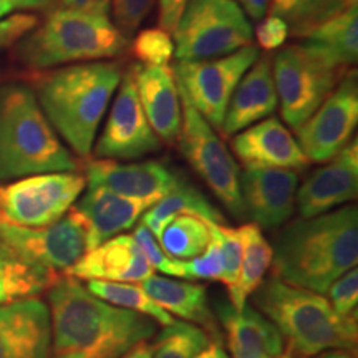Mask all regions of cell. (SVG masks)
<instances>
[{"instance_id": "6da1fadb", "label": "cell", "mask_w": 358, "mask_h": 358, "mask_svg": "<svg viewBox=\"0 0 358 358\" xmlns=\"http://www.w3.org/2000/svg\"><path fill=\"white\" fill-rule=\"evenodd\" d=\"M52 358H120L156 335V322L92 295L62 275L48 289Z\"/></svg>"}, {"instance_id": "7a4b0ae2", "label": "cell", "mask_w": 358, "mask_h": 358, "mask_svg": "<svg viewBox=\"0 0 358 358\" xmlns=\"http://www.w3.org/2000/svg\"><path fill=\"white\" fill-rule=\"evenodd\" d=\"M357 261L358 213L355 206H343L287 224L272 248L271 267L285 284L325 294Z\"/></svg>"}, {"instance_id": "3957f363", "label": "cell", "mask_w": 358, "mask_h": 358, "mask_svg": "<svg viewBox=\"0 0 358 358\" xmlns=\"http://www.w3.org/2000/svg\"><path fill=\"white\" fill-rule=\"evenodd\" d=\"M123 73L115 62H85L40 75L35 96L45 118L70 150L88 158Z\"/></svg>"}, {"instance_id": "277c9868", "label": "cell", "mask_w": 358, "mask_h": 358, "mask_svg": "<svg viewBox=\"0 0 358 358\" xmlns=\"http://www.w3.org/2000/svg\"><path fill=\"white\" fill-rule=\"evenodd\" d=\"M252 303L279 330L289 350L301 358L327 350H357V317H340L322 294L272 275L252 294Z\"/></svg>"}, {"instance_id": "5b68a950", "label": "cell", "mask_w": 358, "mask_h": 358, "mask_svg": "<svg viewBox=\"0 0 358 358\" xmlns=\"http://www.w3.org/2000/svg\"><path fill=\"white\" fill-rule=\"evenodd\" d=\"M77 159L24 83L0 85V182L42 173H75Z\"/></svg>"}, {"instance_id": "8992f818", "label": "cell", "mask_w": 358, "mask_h": 358, "mask_svg": "<svg viewBox=\"0 0 358 358\" xmlns=\"http://www.w3.org/2000/svg\"><path fill=\"white\" fill-rule=\"evenodd\" d=\"M15 45L19 64L30 70H47L120 57L129 40L108 15L58 8Z\"/></svg>"}, {"instance_id": "52a82bcc", "label": "cell", "mask_w": 358, "mask_h": 358, "mask_svg": "<svg viewBox=\"0 0 358 358\" xmlns=\"http://www.w3.org/2000/svg\"><path fill=\"white\" fill-rule=\"evenodd\" d=\"M254 30L234 0H187L173 30L178 62L209 60L252 43Z\"/></svg>"}, {"instance_id": "ba28073f", "label": "cell", "mask_w": 358, "mask_h": 358, "mask_svg": "<svg viewBox=\"0 0 358 358\" xmlns=\"http://www.w3.org/2000/svg\"><path fill=\"white\" fill-rule=\"evenodd\" d=\"M272 71L282 118L297 129L329 98L347 69L332 65L307 45L297 43L275 53Z\"/></svg>"}, {"instance_id": "9c48e42d", "label": "cell", "mask_w": 358, "mask_h": 358, "mask_svg": "<svg viewBox=\"0 0 358 358\" xmlns=\"http://www.w3.org/2000/svg\"><path fill=\"white\" fill-rule=\"evenodd\" d=\"M0 239L29 266L58 277L93 249L92 227L77 208L45 227H20L0 221Z\"/></svg>"}, {"instance_id": "30bf717a", "label": "cell", "mask_w": 358, "mask_h": 358, "mask_svg": "<svg viewBox=\"0 0 358 358\" xmlns=\"http://www.w3.org/2000/svg\"><path fill=\"white\" fill-rule=\"evenodd\" d=\"M179 95L182 108L179 150L224 208L236 217H244L239 164L214 128L196 111L181 90Z\"/></svg>"}, {"instance_id": "8fae6325", "label": "cell", "mask_w": 358, "mask_h": 358, "mask_svg": "<svg viewBox=\"0 0 358 358\" xmlns=\"http://www.w3.org/2000/svg\"><path fill=\"white\" fill-rule=\"evenodd\" d=\"M87 187L75 173H42L0 185V221L20 227H45L73 208Z\"/></svg>"}, {"instance_id": "7c38bea8", "label": "cell", "mask_w": 358, "mask_h": 358, "mask_svg": "<svg viewBox=\"0 0 358 358\" xmlns=\"http://www.w3.org/2000/svg\"><path fill=\"white\" fill-rule=\"evenodd\" d=\"M257 57V47L250 43L224 57L176 62L173 71L179 90L196 111L213 128L221 129L232 93Z\"/></svg>"}, {"instance_id": "4fadbf2b", "label": "cell", "mask_w": 358, "mask_h": 358, "mask_svg": "<svg viewBox=\"0 0 358 358\" xmlns=\"http://www.w3.org/2000/svg\"><path fill=\"white\" fill-rule=\"evenodd\" d=\"M358 123L357 70H347L329 98L295 129L310 163H327L350 143Z\"/></svg>"}, {"instance_id": "5bb4252c", "label": "cell", "mask_w": 358, "mask_h": 358, "mask_svg": "<svg viewBox=\"0 0 358 358\" xmlns=\"http://www.w3.org/2000/svg\"><path fill=\"white\" fill-rule=\"evenodd\" d=\"M161 140L141 108L133 71L120 80L105 128L95 145L96 159L131 161L159 151Z\"/></svg>"}, {"instance_id": "9a60e30c", "label": "cell", "mask_w": 358, "mask_h": 358, "mask_svg": "<svg viewBox=\"0 0 358 358\" xmlns=\"http://www.w3.org/2000/svg\"><path fill=\"white\" fill-rule=\"evenodd\" d=\"M87 187L105 189L158 203L176 189L185 179L163 161L120 163L113 159H95L87 166Z\"/></svg>"}, {"instance_id": "2e32d148", "label": "cell", "mask_w": 358, "mask_h": 358, "mask_svg": "<svg viewBox=\"0 0 358 358\" xmlns=\"http://www.w3.org/2000/svg\"><path fill=\"white\" fill-rule=\"evenodd\" d=\"M299 176L292 169L248 168L241 173V198L245 216L257 227L285 224L295 211Z\"/></svg>"}, {"instance_id": "e0dca14e", "label": "cell", "mask_w": 358, "mask_h": 358, "mask_svg": "<svg viewBox=\"0 0 358 358\" xmlns=\"http://www.w3.org/2000/svg\"><path fill=\"white\" fill-rule=\"evenodd\" d=\"M358 145H348L324 166L315 169L297 189L295 208L301 217L320 216L357 198Z\"/></svg>"}, {"instance_id": "ac0fdd59", "label": "cell", "mask_w": 358, "mask_h": 358, "mask_svg": "<svg viewBox=\"0 0 358 358\" xmlns=\"http://www.w3.org/2000/svg\"><path fill=\"white\" fill-rule=\"evenodd\" d=\"M0 358H52L47 303L27 297L0 306Z\"/></svg>"}, {"instance_id": "d6986e66", "label": "cell", "mask_w": 358, "mask_h": 358, "mask_svg": "<svg viewBox=\"0 0 358 358\" xmlns=\"http://www.w3.org/2000/svg\"><path fill=\"white\" fill-rule=\"evenodd\" d=\"M232 151L248 168H277L301 171L310 161L279 118L268 116L232 138Z\"/></svg>"}, {"instance_id": "ffe728a7", "label": "cell", "mask_w": 358, "mask_h": 358, "mask_svg": "<svg viewBox=\"0 0 358 358\" xmlns=\"http://www.w3.org/2000/svg\"><path fill=\"white\" fill-rule=\"evenodd\" d=\"M78 280H106L140 284L153 275V267L133 234H118L88 250L65 272Z\"/></svg>"}, {"instance_id": "44dd1931", "label": "cell", "mask_w": 358, "mask_h": 358, "mask_svg": "<svg viewBox=\"0 0 358 358\" xmlns=\"http://www.w3.org/2000/svg\"><path fill=\"white\" fill-rule=\"evenodd\" d=\"M134 83L148 123L161 141L178 143L182 124L181 95L169 66L134 65Z\"/></svg>"}, {"instance_id": "7402d4cb", "label": "cell", "mask_w": 358, "mask_h": 358, "mask_svg": "<svg viewBox=\"0 0 358 358\" xmlns=\"http://www.w3.org/2000/svg\"><path fill=\"white\" fill-rule=\"evenodd\" d=\"M277 108L271 55L257 57L232 93L221 131L224 136L243 131L250 124L272 116Z\"/></svg>"}, {"instance_id": "603a6c76", "label": "cell", "mask_w": 358, "mask_h": 358, "mask_svg": "<svg viewBox=\"0 0 358 358\" xmlns=\"http://www.w3.org/2000/svg\"><path fill=\"white\" fill-rule=\"evenodd\" d=\"M216 313L232 358H275L284 352L285 343L279 330L249 303L243 310H236L229 301H221Z\"/></svg>"}, {"instance_id": "cb8c5ba5", "label": "cell", "mask_w": 358, "mask_h": 358, "mask_svg": "<svg viewBox=\"0 0 358 358\" xmlns=\"http://www.w3.org/2000/svg\"><path fill=\"white\" fill-rule=\"evenodd\" d=\"M155 203L128 198L105 187H87V194L75 206L92 227V248L95 249L111 237L123 234L140 221Z\"/></svg>"}, {"instance_id": "d4e9b609", "label": "cell", "mask_w": 358, "mask_h": 358, "mask_svg": "<svg viewBox=\"0 0 358 358\" xmlns=\"http://www.w3.org/2000/svg\"><path fill=\"white\" fill-rule=\"evenodd\" d=\"M141 287L169 315L181 317L186 322L203 327L206 332L217 335L216 319L208 306L204 285L153 274L141 282Z\"/></svg>"}, {"instance_id": "484cf974", "label": "cell", "mask_w": 358, "mask_h": 358, "mask_svg": "<svg viewBox=\"0 0 358 358\" xmlns=\"http://www.w3.org/2000/svg\"><path fill=\"white\" fill-rule=\"evenodd\" d=\"M317 55L340 69H350L358 58V3L302 38Z\"/></svg>"}, {"instance_id": "4316f807", "label": "cell", "mask_w": 358, "mask_h": 358, "mask_svg": "<svg viewBox=\"0 0 358 358\" xmlns=\"http://www.w3.org/2000/svg\"><path fill=\"white\" fill-rule=\"evenodd\" d=\"M243 241L241 271L236 284L227 290L229 302L236 310H243L248 299L266 280V274L272 266V245L264 237L261 227L256 224H244L237 227Z\"/></svg>"}, {"instance_id": "83f0119b", "label": "cell", "mask_w": 358, "mask_h": 358, "mask_svg": "<svg viewBox=\"0 0 358 358\" xmlns=\"http://www.w3.org/2000/svg\"><path fill=\"white\" fill-rule=\"evenodd\" d=\"M181 214H191V216L214 224H226V219L216 206L206 198L198 187L187 185L186 181H182L176 189L151 206L141 216V224L158 239L164 226L174 216H181Z\"/></svg>"}, {"instance_id": "f1b7e54d", "label": "cell", "mask_w": 358, "mask_h": 358, "mask_svg": "<svg viewBox=\"0 0 358 358\" xmlns=\"http://www.w3.org/2000/svg\"><path fill=\"white\" fill-rule=\"evenodd\" d=\"M355 3L358 0H271L268 8L287 24L289 35L303 38Z\"/></svg>"}, {"instance_id": "f546056e", "label": "cell", "mask_w": 358, "mask_h": 358, "mask_svg": "<svg viewBox=\"0 0 358 358\" xmlns=\"http://www.w3.org/2000/svg\"><path fill=\"white\" fill-rule=\"evenodd\" d=\"M164 254L178 261L198 257L211 243V227L204 219L181 214L174 216L158 236Z\"/></svg>"}, {"instance_id": "4dcf8cb0", "label": "cell", "mask_w": 358, "mask_h": 358, "mask_svg": "<svg viewBox=\"0 0 358 358\" xmlns=\"http://www.w3.org/2000/svg\"><path fill=\"white\" fill-rule=\"evenodd\" d=\"M87 290L92 295L111 303V306L131 310L141 315L150 317L156 324L166 327L171 325L174 319L166 310H163L153 299L148 295L140 284L129 282H106V280H88Z\"/></svg>"}, {"instance_id": "1f68e13d", "label": "cell", "mask_w": 358, "mask_h": 358, "mask_svg": "<svg viewBox=\"0 0 358 358\" xmlns=\"http://www.w3.org/2000/svg\"><path fill=\"white\" fill-rule=\"evenodd\" d=\"M58 279V275L25 262H13L10 266L0 267V306L35 297L50 289Z\"/></svg>"}, {"instance_id": "d6a6232c", "label": "cell", "mask_w": 358, "mask_h": 358, "mask_svg": "<svg viewBox=\"0 0 358 358\" xmlns=\"http://www.w3.org/2000/svg\"><path fill=\"white\" fill-rule=\"evenodd\" d=\"M208 343L209 335L203 327L174 320L156 337L153 358H196Z\"/></svg>"}, {"instance_id": "836d02e7", "label": "cell", "mask_w": 358, "mask_h": 358, "mask_svg": "<svg viewBox=\"0 0 358 358\" xmlns=\"http://www.w3.org/2000/svg\"><path fill=\"white\" fill-rule=\"evenodd\" d=\"M133 55L145 66H168L174 55V42L171 34L163 29H145L134 34Z\"/></svg>"}, {"instance_id": "e575fe53", "label": "cell", "mask_w": 358, "mask_h": 358, "mask_svg": "<svg viewBox=\"0 0 358 358\" xmlns=\"http://www.w3.org/2000/svg\"><path fill=\"white\" fill-rule=\"evenodd\" d=\"M211 229L216 234L219 244H221L224 271L221 282L229 290L236 284L241 271V257H243V241H241L239 231L226 224L211 222Z\"/></svg>"}, {"instance_id": "d590c367", "label": "cell", "mask_w": 358, "mask_h": 358, "mask_svg": "<svg viewBox=\"0 0 358 358\" xmlns=\"http://www.w3.org/2000/svg\"><path fill=\"white\" fill-rule=\"evenodd\" d=\"M133 237L140 244L153 271H159L169 277H181V279H185V261H178V259L166 256L164 250L161 249L158 239L143 224L134 229Z\"/></svg>"}, {"instance_id": "8d00e7d4", "label": "cell", "mask_w": 358, "mask_h": 358, "mask_svg": "<svg viewBox=\"0 0 358 358\" xmlns=\"http://www.w3.org/2000/svg\"><path fill=\"white\" fill-rule=\"evenodd\" d=\"M211 227V222H209ZM224 271V259L221 244L211 229V243L198 257L185 261V279H209L221 280Z\"/></svg>"}, {"instance_id": "74e56055", "label": "cell", "mask_w": 358, "mask_h": 358, "mask_svg": "<svg viewBox=\"0 0 358 358\" xmlns=\"http://www.w3.org/2000/svg\"><path fill=\"white\" fill-rule=\"evenodd\" d=\"M156 0H111L115 25L128 40L138 32L143 20L150 15Z\"/></svg>"}, {"instance_id": "f35d334b", "label": "cell", "mask_w": 358, "mask_h": 358, "mask_svg": "<svg viewBox=\"0 0 358 358\" xmlns=\"http://www.w3.org/2000/svg\"><path fill=\"white\" fill-rule=\"evenodd\" d=\"M325 294H329L327 301L330 302V306L338 313L340 317H357V308H358V272L357 267L352 268L338 277L337 280L332 282L329 290Z\"/></svg>"}, {"instance_id": "ab89813d", "label": "cell", "mask_w": 358, "mask_h": 358, "mask_svg": "<svg viewBox=\"0 0 358 358\" xmlns=\"http://www.w3.org/2000/svg\"><path fill=\"white\" fill-rule=\"evenodd\" d=\"M289 38V27L284 20L275 15L261 19L256 29L257 45L264 52H274L280 48Z\"/></svg>"}, {"instance_id": "60d3db41", "label": "cell", "mask_w": 358, "mask_h": 358, "mask_svg": "<svg viewBox=\"0 0 358 358\" xmlns=\"http://www.w3.org/2000/svg\"><path fill=\"white\" fill-rule=\"evenodd\" d=\"M37 27V17L32 13H15L0 20V48L15 45Z\"/></svg>"}, {"instance_id": "b9f144b4", "label": "cell", "mask_w": 358, "mask_h": 358, "mask_svg": "<svg viewBox=\"0 0 358 358\" xmlns=\"http://www.w3.org/2000/svg\"><path fill=\"white\" fill-rule=\"evenodd\" d=\"M187 0H159V12H158V27L166 30L168 34H173L176 29L179 17L185 10Z\"/></svg>"}, {"instance_id": "7bdbcfd3", "label": "cell", "mask_w": 358, "mask_h": 358, "mask_svg": "<svg viewBox=\"0 0 358 358\" xmlns=\"http://www.w3.org/2000/svg\"><path fill=\"white\" fill-rule=\"evenodd\" d=\"M64 8L71 10L96 13V15H108L111 0H60Z\"/></svg>"}, {"instance_id": "ee69618b", "label": "cell", "mask_w": 358, "mask_h": 358, "mask_svg": "<svg viewBox=\"0 0 358 358\" xmlns=\"http://www.w3.org/2000/svg\"><path fill=\"white\" fill-rule=\"evenodd\" d=\"M234 2L243 8L245 15H249L250 19L261 20L268 10V2L271 0H234Z\"/></svg>"}, {"instance_id": "f6af8a7d", "label": "cell", "mask_w": 358, "mask_h": 358, "mask_svg": "<svg viewBox=\"0 0 358 358\" xmlns=\"http://www.w3.org/2000/svg\"><path fill=\"white\" fill-rule=\"evenodd\" d=\"M196 358H229V355H227V350L224 348L221 337L219 335H213V338H209L208 347Z\"/></svg>"}, {"instance_id": "bcb514c9", "label": "cell", "mask_w": 358, "mask_h": 358, "mask_svg": "<svg viewBox=\"0 0 358 358\" xmlns=\"http://www.w3.org/2000/svg\"><path fill=\"white\" fill-rule=\"evenodd\" d=\"M120 358H153V345L150 342L138 343L136 347H133L131 350Z\"/></svg>"}, {"instance_id": "7dc6e473", "label": "cell", "mask_w": 358, "mask_h": 358, "mask_svg": "<svg viewBox=\"0 0 358 358\" xmlns=\"http://www.w3.org/2000/svg\"><path fill=\"white\" fill-rule=\"evenodd\" d=\"M13 262H24V261L17 257L15 254L10 250V248H8V245L3 243L2 239H0V267L10 266V264H13Z\"/></svg>"}, {"instance_id": "c3c4849f", "label": "cell", "mask_w": 358, "mask_h": 358, "mask_svg": "<svg viewBox=\"0 0 358 358\" xmlns=\"http://www.w3.org/2000/svg\"><path fill=\"white\" fill-rule=\"evenodd\" d=\"M17 8H22L19 0H0V20L6 19L7 15H10Z\"/></svg>"}, {"instance_id": "681fc988", "label": "cell", "mask_w": 358, "mask_h": 358, "mask_svg": "<svg viewBox=\"0 0 358 358\" xmlns=\"http://www.w3.org/2000/svg\"><path fill=\"white\" fill-rule=\"evenodd\" d=\"M313 358H355V353L348 350H327L319 353V355H315Z\"/></svg>"}, {"instance_id": "f907efd6", "label": "cell", "mask_w": 358, "mask_h": 358, "mask_svg": "<svg viewBox=\"0 0 358 358\" xmlns=\"http://www.w3.org/2000/svg\"><path fill=\"white\" fill-rule=\"evenodd\" d=\"M50 0H19L22 8H34V7H42L45 3H48Z\"/></svg>"}, {"instance_id": "816d5d0a", "label": "cell", "mask_w": 358, "mask_h": 358, "mask_svg": "<svg viewBox=\"0 0 358 358\" xmlns=\"http://www.w3.org/2000/svg\"><path fill=\"white\" fill-rule=\"evenodd\" d=\"M275 358H301L299 355H295V353L292 350H289V348H285L284 352L280 353V355H277Z\"/></svg>"}]
</instances>
